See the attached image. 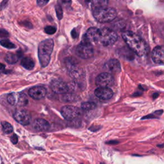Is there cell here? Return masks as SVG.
Here are the masks:
<instances>
[{"instance_id":"cell-15","label":"cell","mask_w":164,"mask_h":164,"mask_svg":"<svg viewBox=\"0 0 164 164\" xmlns=\"http://www.w3.org/2000/svg\"><path fill=\"white\" fill-rule=\"evenodd\" d=\"M34 128L38 131H46L50 128V124L45 119L38 118L35 119L34 124Z\"/></svg>"},{"instance_id":"cell-26","label":"cell","mask_w":164,"mask_h":164,"mask_svg":"<svg viewBox=\"0 0 164 164\" xmlns=\"http://www.w3.org/2000/svg\"><path fill=\"white\" fill-rule=\"evenodd\" d=\"M58 5L62 7H69L71 5V0H58Z\"/></svg>"},{"instance_id":"cell-4","label":"cell","mask_w":164,"mask_h":164,"mask_svg":"<svg viewBox=\"0 0 164 164\" xmlns=\"http://www.w3.org/2000/svg\"><path fill=\"white\" fill-rule=\"evenodd\" d=\"M118 39L117 34L112 29L107 28L100 29L99 42L104 46H112Z\"/></svg>"},{"instance_id":"cell-28","label":"cell","mask_w":164,"mask_h":164,"mask_svg":"<svg viewBox=\"0 0 164 164\" xmlns=\"http://www.w3.org/2000/svg\"><path fill=\"white\" fill-rule=\"evenodd\" d=\"M10 140L12 144H16L18 142V137L16 134H13V135L10 137Z\"/></svg>"},{"instance_id":"cell-34","label":"cell","mask_w":164,"mask_h":164,"mask_svg":"<svg viewBox=\"0 0 164 164\" xmlns=\"http://www.w3.org/2000/svg\"><path fill=\"white\" fill-rule=\"evenodd\" d=\"M5 68V66L2 63H0V70H3Z\"/></svg>"},{"instance_id":"cell-2","label":"cell","mask_w":164,"mask_h":164,"mask_svg":"<svg viewBox=\"0 0 164 164\" xmlns=\"http://www.w3.org/2000/svg\"><path fill=\"white\" fill-rule=\"evenodd\" d=\"M53 48L54 42L51 39L44 40L39 44L38 47V56L41 67H45L48 66Z\"/></svg>"},{"instance_id":"cell-30","label":"cell","mask_w":164,"mask_h":164,"mask_svg":"<svg viewBox=\"0 0 164 164\" xmlns=\"http://www.w3.org/2000/svg\"><path fill=\"white\" fill-rule=\"evenodd\" d=\"M101 126H91L90 128H88V130H90V131H93V132H96V131L99 130L101 129Z\"/></svg>"},{"instance_id":"cell-33","label":"cell","mask_w":164,"mask_h":164,"mask_svg":"<svg viewBox=\"0 0 164 164\" xmlns=\"http://www.w3.org/2000/svg\"><path fill=\"white\" fill-rule=\"evenodd\" d=\"M118 143H119V141H117V140H111V141L107 142V144H117Z\"/></svg>"},{"instance_id":"cell-18","label":"cell","mask_w":164,"mask_h":164,"mask_svg":"<svg viewBox=\"0 0 164 164\" xmlns=\"http://www.w3.org/2000/svg\"><path fill=\"white\" fill-rule=\"evenodd\" d=\"M23 53L19 51L16 53H8L5 57V61L9 64H14L18 62L19 60L22 57Z\"/></svg>"},{"instance_id":"cell-37","label":"cell","mask_w":164,"mask_h":164,"mask_svg":"<svg viewBox=\"0 0 164 164\" xmlns=\"http://www.w3.org/2000/svg\"><path fill=\"white\" fill-rule=\"evenodd\" d=\"M81 164H83V163H81Z\"/></svg>"},{"instance_id":"cell-10","label":"cell","mask_w":164,"mask_h":164,"mask_svg":"<svg viewBox=\"0 0 164 164\" xmlns=\"http://www.w3.org/2000/svg\"><path fill=\"white\" fill-rule=\"evenodd\" d=\"M13 117L18 123L23 126L28 125L30 123V114L26 110L21 109L16 110L14 112Z\"/></svg>"},{"instance_id":"cell-20","label":"cell","mask_w":164,"mask_h":164,"mask_svg":"<svg viewBox=\"0 0 164 164\" xmlns=\"http://www.w3.org/2000/svg\"><path fill=\"white\" fill-rule=\"evenodd\" d=\"M82 109L84 111H91L96 108V104L93 102H84L82 103Z\"/></svg>"},{"instance_id":"cell-13","label":"cell","mask_w":164,"mask_h":164,"mask_svg":"<svg viewBox=\"0 0 164 164\" xmlns=\"http://www.w3.org/2000/svg\"><path fill=\"white\" fill-rule=\"evenodd\" d=\"M94 94L99 99L106 101L112 98L114 93L109 87H98L95 90Z\"/></svg>"},{"instance_id":"cell-23","label":"cell","mask_w":164,"mask_h":164,"mask_svg":"<svg viewBox=\"0 0 164 164\" xmlns=\"http://www.w3.org/2000/svg\"><path fill=\"white\" fill-rule=\"evenodd\" d=\"M63 96V100L66 102H72L77 101V96L72 94H64Z\"/></svg>"},{"instance_id":"cell-9","label":"cell","mask_w":164,"mask_h":164,"mask_svg":"<svg viewBox=\"0 0 164 164\" xmlns=\"http://www.w3.org/2000/svg\"><path fill=\"white\" fill-rule=\"evenodd\" d=\"M114 79L109 72H103L97 77L96 85L99 87H109L114 84Z\"/></svg>"},{"instance_id":"cell-3","label":"cell","mask_w":164,"mask_h":164,"mask_svg":"<svg viewBox=\"0 0 164 164\" xmlns=\"http://www.w3.org/2000/svg\"><path fill=\"white\" fill-rule=\"evenodd\" d=\"M117 11L110 7H103L93 10L95 19L101 23H108L114 20L117 17Z\"/></svg>"},{"instance_id":"cell-7","label":"cell","mask_w":164,"mask_h":164,"mask_svg":"<svg viewBox=\"0 0 164 164\" xmlns=\"http://www.w3.org/2000/svg\"><path fill=\"white\" fill-rule=\"evenodd\" d=\"M75 53L78 56L83 59L90 58L93 56L94 50L91 44L82 41L75 50Z\"/></svg>"},{"instance_id":"cell-24","label":"cell","mask_w":164,"mask_h":164,"mask_svg":"<svg viewBox=\"0 0 164 164\" xmlns=\"http://www.w3.org/2000/svg\"><path fill=\"white\" fill-rule=\"evenodd\" d=\"M55 10H56V16H57L58 19L61 20V19H62V17H63L62 7L58 4L57 5H56Z\"/></svg>"},{"instance_id":"cell-35","label":"cell","mask_w":164,"mask_h":164,"mask_svg":"<svg viewBox=\"0 0 164 164\" xmlns=\"http://www.w3.org/2000/svg\"><path fill=\"white\" fill-rule=\"evenodd\" d=\"M157 146H158V147H161V148H162V147H163V144H161V145H158Z\"/></svg>"},{"instance_id":"cell-31","label":"cell","mask_w":164,"mask_h":164,"mask_svg":"<svg viewBox=\"0 0 164 164\" xmlns=\"http://www.w3.org/2000/svg\"><path fill=\"white\" fill-rule=\"evenodd\" d=\"M9 0H3V1L2 2L1 5H0V9H4L6 8V7L8 5Z\"/></svg>"},{"instance_id":"cell-29","label":"cell","mask_w":164,"mask_h":164,"mask_svg":"<svg viewBox=\"0 0 164 164\" xmlns=\"http://www.w3.org/2000/svg\"><path fill=\"white\" fill-rule=\"evenodd\" d=\"M8 36H9L8 32L4 29L0 28V37H7Z\"/></svg>"},{"instance_id":"cell-16","label":"cell","mask_w":164,"mask_h":164,"mask_svg":"<svg viewBox=\"0 0 164 164\" xmlns=\"http://www.w3.org/2000/svg\"><path fill=\"white\" fill-rule=\"evenodd\" d=\"M85 3L87 6L94 10L99 8L106 7L108 5V0H85Z\"/></svg>"},{"instance_id":"cell-25","label":"cell","mask_w":164,"mask_h":164,"mask_svg":"<svg viewBox=\"0 0 164 164\" xmlns=\"http://www.w3.org/2000/svg\"><path fill=\"white\" fill-rule=\"evenodd\" d=\"M56 28L54 26H48L44 28V32L50 35L54 34L56 32Z\"/></svg>"},{"instance_id":"cell-19","label":"cell","mask_w":164,"mask_h":164,"mask_svg":"<svg viewBox=\"0 0 164 164\" xmlns=\"http://www.w3.org/2000/svg\"><path fill=\"white\" fill-rule=\"evenodd\" d=\"M21 66L28 70H32L35 67V62L30 57H24L21 62Z\"/></svg>"},{"instance_id":"cell-14","label":"cell","mask_w":164,"mask_h":164,"mask_svg":"<svg viewBox=\"0 0 164 164\" xmlns=\"http://www.w3.org/2000/svg\"><path fill=\"white\" fill-rule=\"evenodd\" d=\"M152 59L155 63L158 64H163L164 63V53L163 47L158 46L154 48L152 51Z\"/></svg>"},{"instance_id":"cell-22","label":"cell","mask_w":164,"mask_h":164,"mask_svg":"<svg viewBox=\"0 0 164 164\" xmlns=\"http://www.w3.org/2000/svg\"><path fill=\"white\" fill-rule=\"evenodd\" d=\"M2 128H3V131L5 133H10L13 131V126L8 122L6 121H3L2 123Z\"/></svg>"},{"instance_id":"cell-32","label":"cell","mask_w":164,"mask_h":164,"mask_svg":"<svg viewBox=\"0 0 164 164\" xmlns=\"http://www.w3.org/2000/svg\"><path fill=\"white\" fill-rule=\"evenodd\" d=\"M21 24H22L23 25L26 26V27H29V28H32V26H29V25H32L31 23H28V22H27V21H24V22H23Z\"/></svg>"},{"instance_id":"cell-17","label":"cell","mask_w":164,"mask_h":164,"mask_svg":"<svg viewBox=\"0 0 164 164\" xmlns=\"http://www.w3.org/2000/svg\"><path fill=\"white\" fill-rule=\"evenodd\" d=\"M105 68L111 72L117 73L121 71V64L117 59H111L105 64Z\"/></svg>"},{"instance_id":"cell-36","label":"cell","mask_w":164,"mask_h":164,"mask_svg":"<svg viewBox=\"0 0 164 164\" xmlns=\"http://www.w3.org/2000/svg\"><path fill=\"white\" fill-rule=\"evenodd\" d=\"M100 164H105V163H102V162H101V163H100Z\"/></svg>"},{"instance_id":"cell-27","label":"cell","mask_w":164,"mask_h":164,"mask_svg":"<svg viewBox=\"0 0 164 164\" xmlns=\"http://www.w3.org/2000/svg\"><path fill=\"white\" fill-rule=\"evenodd\" d=\"M49 1L50 0H37V3L39 7H42L45 6L49 2Z\"/></svg>"},{"instance_id":"cell-12","label":"cell","mask_w":164,"mask_h":164,"mask_svg":"<svg viewBox=\"0 0 164 164\" xmlns=\"http://www.w3.org/2000/svg\"><path fill=\"white\" fill-rule=\"evenodd\" d=\"M47 93L46 89L42 86H35L29 88L28 91V94L32 98L40 100L46 96Z\"/></svg>"},{"instance_id":"cell-8","label":"cell","mask_w":164,"mask_h":164,"mask_svg":"<svg viewBox=\"0 0 164 164\" xmlns=\"http://www.w3.org/2000/svg\"><path fill=\"white\" fill-rule=\"evenodd\" d=\"M100 29L97 28H91L86 32L82 40L83 42L91 44H96L99 42Z\"/></svg>"},{"instance_id":"cell-6","label":"cell","mask_w":164,"mask_h":164,"mask_svg":"<svg viewBox=\"0 0 164 164\" xmlns=\"http://www.w3.org/2000/svg\"><path fill=\"white\" fill-rule=\"evenodd\" d=\"M7 101L11 105L24 107L28 105V99L26 95L22 93H12L7 96Z\"/></svg>"},{"instance_id":"cell-11","label":"cell","mask_w":164,"mask_h":164,"mask_svg":"<svg viewBox=\"0 0 164 164\" xmlns=\"http://www.w3.org/2000/svg\"><path fill=\"white\" fill-rule=\"evenodd\" d=\"M51 90L56 94H64L69 91V86L64 82L60 80H53L50 83Z\"/></svg>"},{"instance_id":"cell-5","label":"cell","mask_w":164,"mask_h":164,"mask_svg":"<svg viewBox=\"0 0 164 164\" xmlns=\"http://www.w3.org/2000/svg\"><path fill=\"white\" fill-rule=\"evenodd\" d=\"M61 114L67 121H72L77 119L82 114L81 110L74 106L66 105L61 109Z\"/></svg>"},{"instance_id":"cell-21","label":"cell","mask_w":164,"mask_h":164,"mask_svg":"<svg viewBox=\"0 0 164 164\" xmlns=\"http://www.w3.org/2000/svg\"><path fill=\"white\" fill-rule=\"evenodd\" d=\"M0 44L4 48H6L7 49H13L16 48L15 44L11 42L10 40L7 39H3L0 41Z\"/></svg>"},{"instance_id":"cell-38","label":"cell","mask_w":164,"mask_h":164,"mask_svg":"<svg viewBox=\"0 0 164 164\" xmlns=\"http://www.w3.org/2000/svg\"></svg>"},{"instance_id":"cell-1","label":"cell","mask_w":164,"mask_h":164,"mask_svg":"<svg viewBox=\"0 0 164 164\" xmlns=\"http://www.w3.org/2000/svg\"><path fill=\"white\" fill-rule=\"evenodd\" d=\"M123 38L129 48L138 56H144L147 54V43L137 34L131 31H126L123 34Z\"/></svg>"}]
</instances>
